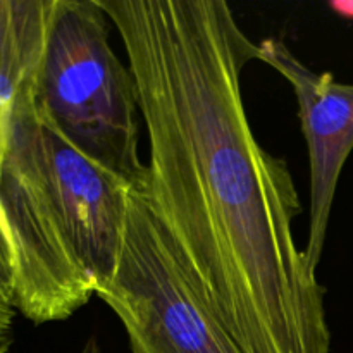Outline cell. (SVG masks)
<instances>
[{"label": "cell", "mask_w": 353, "mask_h": 353, "mask_svg": "<svg viewBox=\"0 0 353 353\" xmlns=\"http://www.w3.org/2000/svg\"><path fill=\"white\" fill-rule=\"evenodd\" d=\"M147 128L140 186L186 279L245 353H330L326 290L296 245L288 164L255 138L241 74L257 61L226 0H97Z\"/></svg>", "instance_id": "cell-1"}, {"label": "cell", "mask_w": 353, "mask_h": 353, "mask_svg": "<svg viewBox=\"0 0 353 353\" xmlns=\"http://www.w3.org/2000/svg\"><path fill=\"white\" fill-rule=\"evenodd\" d=\"M133 188L45 116L37 76L23 86L0 164V210L16 309L26 319H69L110 281Z\"/></svg>", "instance_id": "cell-2"}, {"label": "cell", "mask_w": 353, "mask_h": 353, "mask_svg": "<svg viewBox=\"0 0 353 353\" xmlns=\"http://www.w3.org/2000/svg\"><path fill=\"white\" fill-rule=\"evenodd\" d=\"M97 0H54L37 74L45 116L103 168L140 186L141 110L137 83L109 41Z\"/></svg>", "instance_id": "cell-3"}, {"label": "cell", "mask_w": 353, "mask_h": 353, "mask_svg": "<svg viewBox=\"0 0 353 353\" xmlns=\"http://www.w3.org/2000/svg\"><path fill=\"white\" fill-rule=\"evenodd\" d=\"M97 296L123 324L131 353H245L200 302L137 188L116 271Z\"/></svg>", "instance_id": "cell-4"}, {"label": "cell", "mask_w": 353, "mask_h": 353, "mask_svg": "<svg viewBox=\"0 0 353 353\" xmlns=\"http://www.w3.org/2000/svg\"><path fill=\"white\" fill-rule=\"evenodd\" d=\"M257 45V61L290 83L299 103L310 164V223L303 254L310 271L317 272L338 181L353 150V85L310 69L279 38H264Z\"/></svg>", "instance_id": "cell-5"}, {"label": "cell", "mask_w": 353, "mask_h": 353, "mask_svg": "<svg viewBox=\"0 0 353 353\" xmlns=\"http://www.w3.org/2000/svg\"><path fill=\"white\" fill-rule=\"evenodd\" d=\"M54 0H0V164L17 95L37 76Z\"/></svg>", "instance_id": "cell-6"}, {"label": "cell", "mask_w": 353, "mask_h": 353, "mask_svg": "<svg viewBox=\"0 0 353 353\" xmlns=\"http://www.w3.org/2000/svg\"><path fill=\"white\" fill-rule=\"evenodd\" d=\"M14 309H16V300H14L12 276H10L9 250L6 241L0 238V353L9 350V331Z\"/></svg>", "instance_id": "cell-7"}, {"label": "cell", "mask_w": 353, "mask_h": 353, "mask_svg": "<svg viewBox=\"0 0 353 353\" xmlns=\"http://www.w3.org/2000/svg\"><path fill=\"white\" fill-rule=\"evenodd\" d=\"M331 9L336 10L340 16L353 19V2H331Z\"/></svg>", "instance_id": "cell-8"}, {"label": "cell", "mask_w": 353, "mask_h": 353, "mask_svg": "<svg viewBox=\"0 0 353 353\" xmlns=\"http://www.w3.org/2000/svg\"><path fill=\"white\" fill-rule=\"evenodd\" d=\"M79 353H102V348H100L99 340H97L95 336H90L88 340H86V343L83 345L81 352Z\"/></svg>", "instance_id": "cell-9"}, {"label": "cell", "mask_w": 353, "mask_h": 353, "mask_svg": "<svg viewBox=\"0 0 353 353\" xmlns=\"http://www.w3.org/2000/svg\"><path fill=\"white\" fill-rule=\"evenodd\" d=\"M2 353H9V350H6V352H2Z\"/></svg>", "instance_id": "cell-10"}]
</instances>
